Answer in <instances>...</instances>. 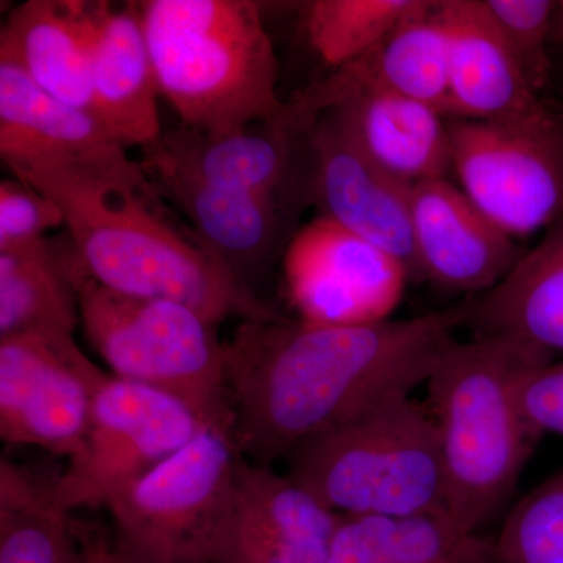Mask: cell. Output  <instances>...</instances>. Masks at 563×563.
Instances as JSON below:
<instances>
[{
    "instance_id": "cell-16",
    "label": "cell",
    "mask_w": 563,
    "mask_h": 563,
    "mask_svg": "<svg viewBox=\"0 0 563 563\" xmlns=\"http://www.w3.org/2000/svg\"><path fill=\"white\" fill-rule=\"evenodd\" d=\"M340 520L288 474L242 457L210 563H325Z\"/></svg>"
},
{
    "instance_id": "cell-12",
    "label": "cell",
    "mask_w": 563,
    "mask_h": 563,
    "mask_svg": "<svg viewBox=\"0 0 563 563\" xmlns=\"http://www.w3.org/2000/svg\"><path fill=\"white\" fill-rule=\"evenodd\" d=\"M303 190L320 217L374 244L421 280L412 221V185L374 165L332 111L318 113L306 135Z\"/></svg>"
},
{
    "instance_id": "cell-13",
    "label": "cell",
    "mask_w": 563,
    "mask_h": 563,
    "mask_svg": "<svg viewBox=\"0 0 563 563\" xmlns=\"http://www.w3.org/2000/svg\"><path fill=\"white\" fill-rule=\"evenodd\" d=\"M313 121L285 101L276 118L221 135L180 124L143 147L139 162L229 190L269 196L298 209L307 206L306 135Z\"/></svg>"
},
{
    "instance_id": "cell-23",
    "label": "cell",
    "mask_w": 563,
    "mask_h": 563,
    "mask_svg": "<svg viewBox=\"0 0 563 563\" xmlns=\"http://www.w3.org/2000/svg\"><path fill=\"white\" fill-rule=\"evenodd\" d=\"M468 325L563 354V217L495 288L472 298Z\"/></svg>"
},
{
    "instance_id": "cell-1",
    "label": "cell",
    "mask_w": 563,
    "mask_h": 563,
    "mask_svg": "<svg viewBox=\"0 0 563 563\" xmlns=\"http://www.w3.org/2000/svg\"><path fill=\"white\" fill-rule=\"evenodd\" d=\"M472 298L409 320L322 325L276 317L240 322L224 343L232 439L269 465L396 391L426 384Z\"/></svg>"
},
{
    "instance_id": "cell-20",
    "label": "cell",
    "mask_w": 563,
    "mask_h": 563,
    "mask_svg": "<svg viewBox=\"0 0 563 563\" xmlns=\"http://www.w3.org/2000/svg\"><path fill=\"white\" fill-rule=\"evenodd\" d=\"M444 21L450 40L446 120H499L542 102L484 0H444Z\"/></svg>"
},
{
    "instance_id": "cell-31",
    "label": "cell",
    "mask_w": 563,
    "mask_h": 563,
    "mask_svg": "<svg viewBox=\"0 0 563 563\" xmlns=\"http://www.w3.org/2000/svg\"><path fill=\"white\" fill-rule=\"evenodd\" d=\"M521 402L537 432L563 437V361L533 372L523 384Z\"/></svg>"
},
{
    "instance_id": "cell-26",
    "label": "cell",
    "mask_w": 563,
    "mask_h": 563,
    "mask_svg": "<svg viewBox=\"0 0 563 563\" xmlns=\"http://www.w3.org/2000/svg\"><path fill=\"white\" fill-rule=\"evenodd\" d=\"M70 512L10 459L0 461V563H81Z\"/></svg>"
},
{
    "instance_id": "cell-33",
    "label": "cell",
    "mask_w": 563,
    "mask_h": 563,
    "mask_svg": "<svg viewBox=\"0 0 563 563\" xmlns=\"http://www.w3.org/2000/svg\"><path fill=\"white\" fill-rule=\"evenodd\" d=\"M551 41L563 46V2H559L558 10L554 13Z\"/></svg>"
},
{
    "instance_id": "cell-5",
    "label": "cell",
    "mask_w": 563,
    "mask_h": 563,
    "mask_svg": "<svg viewBox=\"0 0 563 563\" xmlns=\"http://www.w3.org/2000/svg\"><path fill=\"white\" fill-rule=\"evenodd\" d=\"M287 462L288 476L340 517L446 512L439 435L412 391L385 396Z\"/></svg>"
},
{
    "instance_id": "cell-14",
    "label": "cell",
    "mask_w": 563,
    "mask_h": 563,
    "mask_svg": "<svg viewBox=\"0 0 563 563\" xmlns=\"http://www.w3.org/2000/svg\"><path fill=\"white\" fill-rule=\"evenodd\" d=\"M298 96L314 114L332 111L358 150L395 179L413 187L453 169L446 118L363 79L351 65Z\"/></svg>"
},
{
    "instance_id": "cell-32",
    "label": "cell",
    "mask_w": 563,
    "mask_h": 563,
    "mask_svg": "<svg viewBox=\"0 0 563 563\" xmlns=\"http://www.w3.org/2000/svg\"><path fill=\"white\" fill-rule=\"evenodd\" d=\"M81 563H121L113 544L99 536H81Z\"/></svg>"
},
{
    "instance_id": "cell-4",
    "label": "cell",
    "mask_w": 563,
    "mask_h": 563,
    "mask_svg": "<svg viewBox=\"0 0 563 563\" xmlns=\"http://www.w3.org/2000/svg\"><path fill=\"white\" fill-rule=\"evenodd\" d=\"M139 10L158 90L181 125L221 135L285 109L258 3L146 0Z\"/></svg>"
},
{
    "instance_id": "cell-6",
    "label": "cell",
    "mask_w": 563,
    "mask_h": 563,
    "mask_svg": "<svg viewBox=\"0 0 563 563\" xmlns=\"http://www.w3.org/2000/svg\"><path fill=\"white\" fill-rule=\"evenodd\" d=\"M77 291L85 336L113 376L173 396L232 433L217 324L184 303L111 291L85 269Z\"/></svg>"
},
{
    "instance_id": "cell-3",
    "label": "cell",
    "mask_w": 563,
    "mask_h": 563,
    "mask_svg": "<svg viewBox=\"0 0 563 563\" xmlns=\"http://www.w3.org/2000/svg\"><path fill=\"white\" fill-rule=\"evenodd\" d=\"M554 358L506 333L454 340L426 380L439 435L444 507L470 533L490 523L517 488L542 433L526 418L521 390Z\"/></svg>"
},
{
    "instance_id": "cell-27",
    "label": "cell",
    "mask_w": 563,
    "mask_h": 563,
    "mask_svg": "<svg viewBox=\"0 0 563 563\" xmlns=\"http://www.w3.org/2000/svg\"><path fill=\"white\" fill-rule=\"evenodd\" d=\"M413 0H313L306 31L314 52L332 69L357 60L384 40Z\"/></svg>"
},
{
    "instance_id": "cell-24",
    "label": "cell",
    "mask_w": 563,
    "mask_h": 563,
    "mask_svg": "<svg viewBox=\"0 0 563 563\" xmlns=\"http://www.w3.org/2000/svg\"><path fill=\"white\" fill-rule=\"evenodd\" d=\"M350 65L363 79L446 118L451 92L444 0H413L384 40Z\"/></svg>"
},
{
    "instance_id": "cell-11",
    "label": "cell",
    "mask_w": 563,
    "mask_h": 563,
    "mask_svg": "<svg viewBox=\"0 0 563 563\" xmlns=\"http://www.w3.org/2000/svg\"><path fill=\"white\" fill-rule=\"evenodd\" d=\"M284 279L299 320L361 325L390 320L410 274L388 252L318 217L288 243Z\"/></svg>"
},
{
    "instance_id": "cell-15",
    "label": "cell",
    "mask_w": 563,
    "mask_h": 563,
    "mask_svg": "<svg viewBox=\"0 0 563 563\" xmlns=\"http://www.w3.org/2000/svg\"><path fill=\"white\" fill-rule=\"evenodd\" d=\"M0 157L5 166L51 163L161 196L140 162L98 118L52 98L7 63H0Z\"/></svg>"
},
{
    "instance_id": "cell-10",
    "label": "cell",
    "mask_w": 563,
    "mask_h": 563,
    "mask_svg": "<svg viewBox=\"0 0 563 563\" xmlns=\"http://www.w3.org/2000/svg\"><path fill=\"white\" fill-rule=\"evenodd\" d=\"M107 374L74 336L27 333L0 340V439L68 461L84 443Z\"/></svg>"
},
{
    "instance_id": "cell-29",
    "label": "cell",
    "mask_w": 563,
    "mask_h": 563,
    "mask_svg": "<svg viewBox=\"0 0 563 563\" xmlns=\"http://www.w3.org/2000/svg\"><path fill=\"white\" fill-rule=\"evenodd\" d=\"M493 21L501 31L523 69L532 90L550 84L551 66L547 44L559 2L555 0H484Z\"/></svg>"
},
{
    "instance_id": "cell-7",
    "label": "cell",
    "mask_w": 563,
    "mask_h": 563,
    "mask_svg": "<svg viewBox=\"0 0 563 563\" xmlns=\"http://www.w3.org/2000/svg\"><path fill=\"white\" fill-rule=\"evenodd\" d=\"M242 453L207 426L106 506L121 563H210Z\"/></svg>"
},
{
    "instance_id": "cell-9",
    "label": "cell",
    "mask_w": 563,
    "mask_h": 563,
    "mask_svg": "<svg viewBox=\"0 0 563 563\" xmlns=\"http://www.w3.org/2000/svg\"><path fill=\"white\" fill-rule=\"evenodd\" d=\"M207 426L179 399L109 373L96 393L84 443L51 484L52 495L70 514L106 509Z\"/></svg>"
},
{
    "instance_id": "cell-18",
    "label": "cell",
    "mask_w": 563,
    "mask_h": 563,
    "mask_svg": "<svg viewBox=\"0 0 563 563\" xmlns=\"http://www.w3.org/2000/svg\"><path fill=\"white\" fill-rule=\"evenodd\" d=\"M141 168L162 198L174 203L190 221L196 242L244 287L255 291V282L279 254L295 207L269 196L217 187L158 166Z\"/></svg>"
},
{
    "instance_id": "cell-25",
    "label": "cell",
    "mask_w": 563,
    "mask_h": 563,
    "mask_svg": "<svg viewBox=\"0 0 563 563\" xmlns=\"http://www.w3.org/2000/svg\"><path fill=\"white\" fill-rule=\"evenodd\" d=\"M325 563H496L492 542L446 512L399 520L342 517Z\"/></svg>"
},
{
    "instance_id": "cell-28",
    "label": "cell",
    "mask_w": 563,
    "mask_h": 563,
    "mask_svg": "<svg viewBox=\"0 0 563 563\" xmlns=\"http://www.w3.org/2000/svg\"><path fill=\"white\" fill-rule=\"evenodd\" d=\"M492 550L496 563H563V468L515 504Z\"/></svg>"
},
{
    "instance_id": "cell-8",
    "label": "cell",
    "mask_w": 563,
    "mask_h": 563,
    "mask_svg": "<svg viewBox=\"0 0 563 563\" xmlns=\"http://www.w3.org/2000/svg\"><path fill=\"white\" fill-rule=\"evenodd\" d=\"M462 191L512 239L563 217V118L547 103L490 121L446 120Z\"/></svg>"
},
{
    "instance_id": "cell-21",
    "label": "cell",
    "mask_w": 563,
    "mask_h": 563,
    "mask_svg": "<svg viewBox=\"0 0 563 563\" xmlns=\"http://www.w3.org/2000/svg\"><path fill=\"white\" fill-rule=\"evenodd\" d=\"M0 63L96 118L84 0H27L14 7L2 22Z\"/></svg>"
},
{
    "instance_id": "cell-19",
    "label": "cell",
    "mask_w": 563,
    "mask_h": 563,
    "mask_svg": "<svg viewBox=\"0 0 563 563\" xmlns=\"http://www.w3.org/2000/svg\"><path fill=\"white\" fill-rule=\"evenodd\" d=\"M95 114L125 147L151 146L163 135L157 77L139 2L84 0Z\"/></svg>"
},
{
    "instance_id": "cell-17",
    "label": "cell",
    "mask_w": 563,
    "mask_h": 563,
    "mask_svg": "<svg viewBox=\"0 0 563 563\" xmlns=\"http://www.w3.org/2000/svg\"><path fill=\"white\" fill-rule=\"evenodd\" d=\"M412 221L421 279L443 291L484 295L526 254L446 177L413 185Z\"/></svg>"
},
{
    "instance_id": "cell-2",
    "label": "cell",
    "mask_w": 563,
    "mask_h": 563,
    "mask_svg": "<svg viewBox=\"0 0 563 563\" xmlns=\"http://www.w3.org/2000/svg\"><path fill=\"white\" fill-rule=\"evenodd\" d=\"M7 166L16 179L60 207L85 273L102 287L133 298L184 303L217 325L229 318L280 317L222 268L192 233L174 228L161 196L51 163Z\"/></svg>"
},
{
    "instance_id": "cell-22",
    "label": "cell",
    "mask_w": 563,
    "mask_h": 563,
    "mask_svg": "<svg viewBox=\"0 0 563 563\" xmlns=\"http://www.w3.org/2000/svg\"><path fill=\"white\" fill-rule=\"evenodd\" d=\"M81 273L69 235L0 252V340L27 333L74 336Z\"/></svg>"
},
{
    "instance_id": "cell-30",
    "label": "cell",
    "mask_w": 563,
    "mask_h": 563,
    "mask_svg": "<svg viewBox=\"0 0 563 563\" xmlns=\"http://www.w3.org/2000/svg\"><path fill=\"white\" fill-rule=\"evenodd\" d=\"M62 225L63 211L49 196L16 177L0 181V252L40 242Z\"/></svg>"
}]
</instances>
